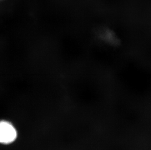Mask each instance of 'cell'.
Listing matches in <instances>:
<instances>
[{
  "label": "cell",
  "instance_id": "6da1fadb",
  "mask_svg": "<svg viewBox=\"0 0 151 150\" xmlns=\"http://www.w3.org/2000/svg\"><path fill=\"white\" fill-rule=\"evenodd\" d=\"M17 137V131L14 126L6 120L0 121V143L9 144Z\"/></svg>",
  "mask_w": 151,
  "mask_h": 150
}]
</instances>
